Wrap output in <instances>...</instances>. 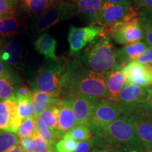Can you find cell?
<instances>
[{
  "label": "cell",
  "instance_id": "cell-36",
  "mask_svg": "<svg viewBox=\"0 0 152 152\" xmlns=\"http://www.w3.org/2000/svg\"><path fill=\"white\" fill-rule=\"evenodd\" d=\"M14 96L16 99L22 98H33V92L28 86L20 83L16 85Z\"/></svg>",
  "mask_w": 152,
  "mask_h": 152
},
{
  "label": "cell",
  "instance_id": "cell-31",
  "mask_svg": "<svg viewBox=\"0 0 152 152\" xmlns=\"http://www.w3.org/2000/svg\"><path fill=\"white\" fill-rule=\"evenodd\" d=\"M35 133V118H28L23 120L16 132V135L20 139L30 137Z\"/></svg>",
  "mask_w": 152,
  "mask_h": 152
},
{
  "label": "cell",
  "instance_id": "cell-30",
  "mask_svg": "<svg viewBox=\"0 0 152 152\" xmlns=\"http://www.w3.org/2000/svg\"><path fill=\"white\" fill-rule=\"evenodd\" d=\"M20 144V138L15 133L0 131V152H5Z\"/></svg>",
  "mask_w": 152,
  "mask_h": 152
},
{
  "label": "cell",
  "instance_id": "cell-12",
  "mask_svg": "<svg viewBox=\"0 0 152 152\" xmlns=\"http://www.w3.org/2000/svg\"><path fill=\"white\" fill-rule=\"evenodd\" d=\"M68 100L71 103L76 125H88L95 109L99 103V99L90 95L80 94Z\"/></svg>",
  "mask_w": 152,
  "mask_h": 152
},
{
  "label": "cell",
  "instance_id": "cell-32",
  "mask_svg": "<svg viewBox=\"0 0 152 152\" xmlns=\"http://www.w3.org/2000/svg\"><path fill=\"white\" fill-rule=\"evenodd\" d=\"M77 142L73 139L62 137L53 147L54 152H74L77 147Z\"/></svg>",
  "mask_w": 152,
  "mask_h": 152
},
{
  "label": "cell",
  "instance_id": "cell-35",
  "mask_svg": "<svg viewBox=\"0 0 152 152\" xmlns=\"http://www.w3.org/2000/svg\"><path fill=\"white\" fill-rule=\"evenodd\" d=\"M0 77L8 79L16 85L20 83V79L18 77L17 74L15 73L14 71H13L10 66L7 65L1 58H0Z\"/></svg>",
  "mask_w": 152,
  "mask_h": 152
},
{
  "label": "cell",
  "instance_id": "cell-42",
  "mask_svg": "<svg viewBox=\"0 0 152 152\" xmlns=\"http://www.w3.org/2000/svg\"><path fill=\"white\" fill-rule=\"evenodd\" d=\"M24 151H25L23 149V148L20 147V144H18V145L15 146V147H12L10 149L7 150V151H6L5 152H24Z\"/></svg>",
  "mask_w": 152,
  "mask_h": 152
},
{
  "label": "cell",
  "instance_id": "cell-1",
  "mask_svg": "<svg viewBox=\"0 0 152 152\" xmlns=\"http://www.w3.org/2000/svg\"><path fill=\"white\" fill-rule=\"evenodd\" d=\"M107 73L96 72L81 64L80 58L68 64V77L61 92L64 99L80 94L107 99Z\"/></svg>",
  "mask_w": 152,
  "mask_h": 152
},
{
  "label": "cell",
  "instance_id": "cell-44",
  "mask_svg": "<svg viewBox=\"0 0 152 152\" xmlns=\"http://www.w3.org/2000/svg\"><path fill=\"white\" fill-rule=\"evenodd\" d=\"M64 1H66V2H68V3L76 5V4L80 0H64Z\"/></svg>",
  "mask_w": 152,
  "mask_h": 152
},
{
  "label": "cell",
  "instance_id": "cell-18",
  "mask_svg": "<svg viewBox=\"0 0 152 152\" xmlns=\"http://www.w3.org/2000/svg\"><path fill=\"white\" fill-rule=\"evenodd\" d=\"M76 125L71 102L64 99L59 106L57 134L60 139Z\"/></svg>",
  "mask_w": 152,
  "mask_h": 152
},
{
  "label": "cell",
  "instance_id": "cell-41",
  "mask_svg": "<svg viewBox=\"0 0 152 152\" xmlns=\"http://www.w3.org/2000/svg\"><path fill=\"white\" fill-rule=\"evenodd\" d=\"M104 2H108L114 4H119L125 6V7H131L132 0H103Z\"/></svg>",
  "mask_w": 152,
  "mask_h": 152
},
{
  "label": "cell",
  "instance_id": "cell-2",
  "mask_svg": "<svg viewBox=\"0 0 152 152\" xmlns=\"http://www.w3.org/2000/svg\"><path fill=\"white\" fill-rule=\"evenodd\" d=\"M95 147L121 152H147L128 116L123 115L94 136Z\"/></svg>",
  "mask_w": 152,
  "mask_h": 152
},
{
  "label": "cell",
  "instance_id": "cell-45",
  "mask_svg": "<svg viewBox=\"0 0 152 152\" xmlns=\"http://www.w3.org/2000/svg\"><path fill=\"white\" fill-rule=\"evenodd\" d=\"M2 47H3V45H2V41H1V39H0V54H1V49H2Z\"/></svg>",
  "mask_w": 152,
  "mask_h": 152
},
{
  "label": "cell",
  "instance_id": "cell-33",
  "mask_svg": "<svg viewBox=\"0 0 152 152\" xmlns=\"http://www.w3.org/2000/svg\"><path fill=\"white\" fill-rule=\"evenodd\" d=\"M16 85L8 79L0 77V101H4L15 96Z\"/></svg>",
  "mask_w": 152,
  "mask_h": 152
},
{
  "label": "cell",
  "instance_id": "cell-6",
  "mask_svg": "<svg viewBox=\"0 0 152 152\" xmlns=\"http://www.w3.org/2000/svg\"><path fill=\"white\" fill-rule=\"evenodd\" d=\"M123 115V110L118 103L104 99L98 104L87 126L93 137L97 136L106 127Z\"/></svg>",
  "mask_w": 152,
  "mask_h": 152
},
{
  "label": "cell",
  "instance_id": "cell-8",
  "mask_svg": "<svg viewBox=\"0 0 152 152\" xmlns=\"http://www.w3.org/2000/svg\"><path fill=\"white\" fill-rule=\"evenodd\" d=\"M104 33L120 45H130L144 39V31L138 20L118 23L110 27L104 28Z\"/></svg>",
  "mask_w": 152,
  "mask_h": 152
},
{
  "label": "cell",
  "instance_id": "cell-43",
  "mask_svg": "<svg viewBox=\"0 0 152 152\" xmlns=\"http://www.w3.org/2000/svg\"><path fill=\"white\" fill-rule=\"evenodd\" d=\"M92 152H121V151H113V150H109V149H100V148L94 147L92 149Z\"/></svg>",
  "mask_w": 152,
  "mask_h": 152
},
{
  "label": "cell",
  "instance_id": "cell-29",
  "mask_svg": "<svg viewBox=\"0 0 152 152\" xmlns=\"http://www.w3.org/2000/svg\"><path fill=\"white\" fill-rule=\"evenodd\" d=\"M16 100L18 115L22 121L28 118L35 117V108L33 98H22Z\"/></svg>",
  "mask_w": 152,
  "mask_h": 152
},
{
  "label": "cell",
  "instance_id": "cell-15",
  "mask_svg": "<svg viewBox=\"0 0 152 152\" xmlns=\"http://www.w3.org/2000/svg\"><path fill=\"white\" fill-rule=\"evenodd\" d=\"M149 47L146 42L142 41L125 45L115 52V59L118 64L125 68L130 63L136 61Z\"/></svg>",
  "mask_w": 152,
  "mask_h": 152
},
{
  "label": "cell",
  "instance_id": "cell-48",
  "mask_svg": "<svg viewBox=\"0 0 152 152\" xmlns=\"http://www.w3.org/2000/svg\"><path fill=\"white\" fill-rule=\"evenodd\" d=\"M17 1H20V0H17Z\"/></svg>",
  "mask_w": 152,
  "mask_h": 152
},
{
  "label": "cell",
  "instance_id": "cell-34",
  "mask_svg": "<svg viewBox=\"0 0 152 152\" xmlns=\"http://www.w3.org/2000/svg\"><path fill=\"white\" fill-rule=\"evenodd\" d=\"M19 3L17 0H0V15L4 18L15 14Z\"/></svg>",
  "mask_w": 152,
  "mask_h": 152
},
{
  "label": "cell",
  "instance_id": "cell-17",
  "mask_svg": "<svg viewBox=\"0 0 152 152\" xmlns=\"http://www.w3.org/2000/svg\"><path fill=\"white\" fill-rule=\"evenodd\" d=\"M103 3V0H80L76 4V14L84 21L95 25Z\"/></svg>",
  "mask_w": 152,
  "mask_h": 152
},
{
  "label": "cell",
  "instance_id": "cell-39",
  "mask_svg": "<svg viewBox=\"0 0 152 152\" xmlns=\"http://www.w3.org/2000/svg\"><path fill=\"white\" fill-rule=\"evenodd\" d=\"M137 62L140 64H152V47H149L140 57L137 59Z\"/></svg>",
  "mask_w": 152,
  "mask_h": 152
},
{
  "label": "cell",
  "instance_id": "cell-11",
  "mask_svg": "<svg viewBox=\"0 0 152 152\" xmlns=\"http://www.w3.org/2000/svg\"><path fill=\"white\" fill-rule=\"evenodd\" d=\"M147 93L145 87L125 83V87L120 93L118 103L123 110V115H128L141 107Z\"/></svg>",
  "mask_w": 152,
  "mask_h": 152
},
{
  "label": "cell",
  "instance_id": "cell-9",
  "mask_svg": "<svg viewBox=\"0 0 152 152\" xmlns=\"http://www.w3.org/2000/svg\"><path fill=\"white\" fill-rule=\"evenodd\" d=\"M104 32V28L97 25H90L83 28L71 26L68 35L70 52L73 54L80 53Z\"/></svg>",
  "mask_w": 152,
  "mask_h": 152
},
{
  "label": "cell",
  "instance_id": "cell-21",
  "mask_svg": "<svg viewBox=\"0 0 152 152\" xmlns=\"http://www.w3.org/2000/svg\"><path fill=\"white\" fill-rule=\"evenodd\" d=\"M0 58L7 65L18 66L22 59V47L18 42L10 40L2 47Z\"/></svg>",
  "mask_w": 152,
  "mask_h": 152
},
{
  "label": "cell",
  "instance_id": "cell-47",
  "mask_svg": "<svg viewBox=\"0 0 152 152\" xmlns=\"http://www.w3.org/2000/svg\"><path fill=\"white\" fill-rule=\"evenodd\" d=\"M1 18H3V17H2V16H1V15H0V19H1Z\"/></svg>",
  "mask_w": 152,
  "mask_h": 152
},
{
  "label": "cell",
  "instance_id": "cell-5",
  "mask_svg": "<svg viewBox=\"0 0 152 152\" xmlns=\"http://www.w3.org/2000/svg\"><path fill=\"white\" fill-rule=\"evenodd\" d=\"M76 14V5L64 0H58L52 7L35 16L33 28L36 32H44L62 20H68Z\"/></svg>",
  "mask_w": 152,
  "mask_h": 152
},
{
  "label": "cell",
  "instance_id": "cell-28",
  "mask_svg": "<svg viewBox=\"0 0 152 152\" xmlns=\"http://www.w3.org/2000/svg\"><path fill=\"white\" fill-rule=\"evenodd\" d=\"M63 137L73 139L78 142L85 141L93 137L90 129L86 125H76L71 130H69Z\"/></svg>",
  "mask_w": 152,
  "mask_h": 152
},
{
  "label": "cell",
  "instance_id": "cell-26",
  "mask_svg": "<svg viewBox=\"0 0 152 152\" xmlns=\"http://www.w3.org/2000/svg\"><path fill=\"white\" fill-rule=\"evenodd\" d=\"M61 105V104H60ZM60 105H52L47 108L40 114L39 117L43 120L47 127L54 133L58 137L57 134V128H58V114H59Z\"/></svg>",
  "mask_w": 152,
  "mask_h": 152
},
{
  "label": "cell",
  "instance_id": "cell-38",
  "mask_svg": "<svg viewBox=\"0 0 152 152\" xmlns=\"http://www.w3.org/2000/svg\"><path fill=\"white\" fill-rule=\"evenodd\" d=\"M142 107L152 117V88H147V93L144 99Z\"/></svg>",
  "mask_w": 152,
  "mask_h": 152
},
{
  "label": "cell",
  "instance_id": "cell-25",
  "mask_svg": "<svg viewBox=\"0 0 152 152\" xmlns=\"http://www.w3.org/2000/svg\"><path fill=\"white\" fill-rule=\"evenodd\" d=\"M138 12V22L144 31V39L152 47V11L139 9Z\"/></svg>",
  "mask_w": 152,
  "mask_h": 152
},
{
  "label": "cell",
  "instance_id": "cell-16",
  "mask_svg": "<svg viewBox=\"0 0 152 152\" xmlns=\"http://www.w3.org/2000/svg\"><path fill=\"white\" fill-rule=\"evenodd\" d=\"M123 67H118L107 73L106 78V100L118 103V96L125 85V79Z\"/></svg>",
  "mask_w": 152,
  "mask_h": 152
},
{
  "label": "cell",
  "instance_id": "cell-13",
  "mask_svg": "<svg viewBox=\"0 0 152 152\" xmlns=\"http://www.w3.org/2000/svg\"><path fill=\"white\" fill-rule=\"evenodd\" d=\"M21 122L16 98L0 101V131L16 133Z\"/></svg>",
  "mask_w": 152,
  "mask_h": 152
},
{
  "label": "cell",
  "instance_id": "cell-46",
  "mask_svg": "<svg viewBox=\"0 0 152 152\" xmlns=\"http://www.w3.org/2000/svg\"><path fill=\"white\" fill-rule=\"evenodd\" d=\"M24 152H33V151H25Z\"/></svg>",
  "mask_w": 152,
  "mask_h": 152
},
{
  "label": "cell",
  "instance_id": "cell-7",
  "mask_svg": "<svg viewBox=\"0 0 152 152\" xmlns=\"http://www.w3.org/2000/svg\"><path fill=\"white\" fill-rule=\"evenodd\" d=\"M138 18V10L132 6L125 7L104 1L95 25L107 28L118 23L137 21Z\"/></svg>",
  "mask_w": 152,
  "mask_h": 152
},
{
  "label": "cell",
  "instance_id": "cell-24",
  "mask_svg": "<svg viewBox=\"0 0 152 152\" xmlns=\"http://www.w3.org/2000/svg\"><path fill=\"white\" fill-rule=\"evenodd\" d=\"M22 28V20L16 14L0 19V36L9 37L16 35Z\"/></svg>",
  "mask_w": 152,
  "mask_h": 152
},
{
  "label": "cell",
  "instance_id": "cell-37",
  "mask_svg": "<svg viewBox=\"0 0 152 152\" xmlns=\"http://www.w3.org/2000/svg\"><path fill=\"white\" fill-rule=\"evenodd\" d=\"M95 147V138L93 137L90 140L78 142L74 152H92Z\"/></svg>",
  "mask_w": 152,
  "mask_h": 152
},
{
  "label": "cell",
  "instance_id": "cell-20",
  "mask_svg": "<svg viewBox=\"0 0 152 152\" xmlns=\"http://www.w3.org/2000/svg\"><path fill=\"white\" fill-rule=\"evenodd\" d=\"M56 45V39L48 33L42 34L34 42L35 50L39 54L45 56L46 59L50 61L56 60L58 58L55 54Z\"/></svg>",
  "mask_w": 152,
  "mask_h": 152
},
{
  "label": "cell",
  "instance_id": "cell-40",
  "mask_svg": "<svg viewBox=\"0 0 152 152\" xmlns=\"http://www.w3.org/2000/svg\"><path fill=\"white\" fill-rule=\"evenodd\" d=\"M138 9L152 11V0H134Z\"/></svg>",
  "mask_w": 152,
  "mask_h": 152
},
{
  "label": "cell",
  "instance_id": "cell-22",
  "mask_svg": "<svg viewBox=\"0 0 152 152\" xmlns=\"http://www.w3.org/2000/svg\"><path fill=\"white\" fill-rule=\"evenodd\" d=\"M58 0H20V7L30 16H37L57 2Z\"/></svg>",
  "mask_w": 152,
  "mask_h": 152
},
{
  "label": "cell",
  "instance_id": "cell-27",
  "mask_svg": "<svg viewBox=\"0 0 152 152\" xmlns=\"http://www.w3.org/2000/svg\"><path fill=\"white\" fill-rule=\"evenodd\" d=\"M35 133L46 141L52 148L55 143L59 140L58 137L47 127L39 116L35 118Z\"/></svg>",
  "mask_w": 152,
  "mask_h": 152
},
{
  "label": "cell",
  "instance_id": "cell-14",
  "mask_svg": "<svg viewBox=\"0 0 152 152\" xmlns=\"http://www.w3.org/2000/svg\"><path fill=\"white\" fill-rule=\"evenodd\" d=\"M125 83L145 87L152 86V64L130 63L123 69Z\"/></svg>",
  "mask_w": 152,
  "mask_h": 152
},
{
  "label": "cell",
  "instance_id": "cell-4",
  "mask_svg": "<svg viewBox=\"0 0 152 152\" xmlns=\"http://www.w3.org/2000/svg\"><path fill=\"white\" fill-rule=\"evenodd\" d=\"M68 64L57 58L42 66L30 83L32 92L52 93L61 96L68 77Z\"/></svg>",
  "mask_w": 152,
  "mask_h": 152
},
{
  "label": "cell",
  "instance_id": "cell-3",
  "mask_svg": "<svg viewBox=\"0 0 152 152\" xmlns=\"http://www.w3.org/2000/svg\"><path fill=\"white\" fill-rule=\"evenodd\" d=\"M115 52L110 37L104 32L79 53V58L92 71L108 73L120 67L115 59Z\"/></svg>",
  "mask_w": 152,
  "mask_h": 152
},
{
  "label": "cell",
  "instance_id": "cell-23",
  "mask_svg": "<svg viewBox=\"0 0 152 152\" xmlns=\"http://www.w3.org/2000/svg\"><path fill=\"white\" fill-rule=\"evenodd\" d=\"M19 144L24 151L33 152H54L53 148L36 133L30 137L20 139Z\"/></svg>",
  "mask_w": 152,
  "mask_h": 152
},
{
  "label": "cell",
  "instance_id": "cell-19",
  "mask_svg": "<svg viewBox=\"0 0 152 152\" xmlns=\"http://www.w3.org/2000/svg\"><path fill=\"white\" fill-rule=\"evenodd\" d=\"M64 99L60 94L42 92H33L35 118L39 117L45 109L52 105H60Z\"/></svg>",
  "mask_w": 152,
  "mask_h": 152
},
{
  "label": "cell",
  "instance_id": "cell-10",
  "mask_svg": "<svg viewBox=\"0 0 152 152\" xmlns=\"http://www.w3.org/2000/svg\"><path fill=\"white\" fill-rule=\"evenodd\" d=\"M128 118L146 151L152 152V117L141 106Z\"/></svg>",
  "mask_w": 152,
  "mask_h": 152
}]
</instances>
